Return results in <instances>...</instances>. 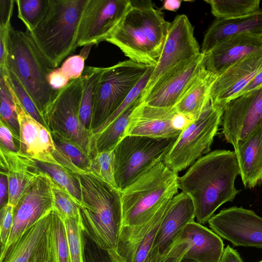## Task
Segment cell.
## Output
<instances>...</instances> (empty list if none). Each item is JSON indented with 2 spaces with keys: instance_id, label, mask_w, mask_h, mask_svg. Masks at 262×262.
Returning a JSON list of instances; mask_svg holds the SVG:
<instances>
[{
  "instance_id": "27",
  "label": "cell",
  "mask_w": 262,
  "mask_h": 262,
  "mask_svg": "<svg viewBox=\"0 0 262 262\" xmlns=\"http://www.w3.org/2000/svg\"><path fill=\"white\" fill-rule=\"evenodd\" d=\"M241 34L262 36V9L244 17L232 19L216 18L204 36L201 52L205 54L219 41Z\"/></svg>"
},
{
  "instance_id": "2",
  "label": "cell",
  "mask_w": 262,
  "mask_h": 262,
  "mask_svg": "<svg viewBox=\"0 0 262 262\" xmlns=\"http://www.w3.org/2000/svg\"><path fill=\"white\" fill-rule=\"evenodd\" d=\"M132 2V7L106 41L118 47L129 60L155 67L170 23L151 1Z\"/></svg>"
},
{
  "instance_id": "33",
  "label": "cell",
  "mask_w": 262,
  "mask_h": 262,
  "mask_svg": "<svg viewBox=\"0 0 262 262\" xmlns=\"http://www.w3.org/2000/svg\"><path fill=\"white\" fill-rule=\"evenodd\" d=\"M36 161L37 166L68 191L80 205L81 191L76 173L59 165Z\"/></svg>"
},
{
  "instance_id": "5",
  "label": "cell",
  "mask_w": 262,
  "mask_h": 262,
  "mask_svg": "<svg viewBox=\"0 0 262 262\" xmlns=\"http://www.w3.org/2000/svg\"><path fill=\"white\" fill-rule=\"evenodd\" d=\"M88 0H49L43 17L29 32L36 46L55 68L78 47V32Z\"/></svg>"
},
{
  "instance_id": "31",
  "label": "cell",
  "mask_w": 262,
  "mask_h": 262,
  "mask_svg": "<svg viewBox=\"0 0 262 262\" xmlns=\"http://www.w3.org/2000/svg\"><path fill=\"white\" fill-rule=\"evenodd\" d=\"M104 68L87 66L81 76L82 92L79 119L82 125L92 132L93 104L96 85Z\"/></svg>"
},
{
  "instance_id": "54",
  "label": "cell",
  "mask_w": 262,
  "mask_h": 262,
  "mask_svg": "<svg viewBox=\"0 0 262 262\" xmlns=\"http://www.w3.org/2000/svg\"><path fill=\"white\" fill-rule=\"evenodd\" d=\"M182 1L180 0H166L164 1L162 9L177 11L180 7Z\"/></svg>"
},
{
  "instance_id": "10",
  "label": "cell",
  "mask_w": 262,
  "mask_h": 262,
  "mask_svg": "<svg viewBox=\"0 0 262 262\" xmlns=\"http://www.w3.org/2000/svg\"><path fill=\"white\" fill-rule=\"evenodd\" d=\"M82 92L81 77L70 81L65 88L57 91L43 119L50 132L58 133L73 140L91 159L94 155L92 133L79 119Z\"/></svg>"
},
{
  "instance_id": "30",
  "label": "cell",
  "mask_w": 262,
  "mask_h": 262,
  "mask_svg": "<svg viewBox=\"0 0 262 262\" xmlns=\"http://www.w3.org/2000/svg\"><path fill=\"white\" fill-rule=\"evenodd\" d=\"M141 102L140 97L120 114L103 131L93 137L94 154L112 150L124 137L134 109Z\"/></svg>"
},
{
  "instance_id": "43",
  "label": "cell",
  "mask_w": 262,
  "mask_h": 262,
  "mask_svg": "<svg viewBox=\"0 0 262 262\" xmlns=\"http://www.w3.org/2000/svg\"><path fill=\"white\" fill-rule=\"evenodd\" d=\"M85 59L80 55L67 58L59 68L62 73L70 81L80 78L83 72Z\"/></svg>"
},
{
  "instance_id": "24",
  "label": "cell",
  "mask_w": 262,
  "mask_h": 262,
  "mask_svg": "<svg viewBox=\"0 0 262 262\" xmlns=\"http://www.w3.org/2000/svg\"><path fill=\"white\" fill-rule=\"evenodd\" d=\"M244 187L252 189L262 183V124L234 147Z\"/></svg>"
},
{
  "instance_id": "29",
  "label": "cell",
  "mask_w": 262,
  "mask_h": 262,
  "mask_svg": "<svg viewBox=\"0 0 262 262\" xmlns=\"http://www.w3.org/2000/svg\"><path fill=\"white\" fill-rule=\"evenodd\" d=\"M49 213L28 230L0 262L31 261L45 238Z\"/></svg>"
},
{
  "instance_id": "16",
  "label": "cell",
  "mask_w": 262,
  "mask_h": 262,
  "mask_svg": "<svg viewBox=\"0 0 262 262\" xmlns=\"http://www.w3.org/2000/svg\"><path fill=\"white\" fill-rule=\"evenodd\" d=\"M262 124V85L230 101L222 117V133L234 147Z\"/></svg>"
},
{
  "instance_id": "45",
  "label": "cell",
  "mask_w": 262,
  "mask_h": 262,
  "mask_svg": "<svg viewBox=\"0 0 262 262\" xmlns=\"http://www.w3.org/2000/svg\"><path fill=\"white\" fill-rule=\"evenodd\" d=\"M14 207L6 203L1 208L0 237L2 247L7 243L13 224Z\"/></svg>"
},
{
  "instance_id": "56",
  "label": "cell",
  "mask_w": 262,
  "mask_h": 262,
  "mask_svg": "<svg viewBox=\"0 0 262 262\" xmlns=\"http://www.w3.org/2000/svg\"><path fill=\"white\" fill-rule=\"evenodd\" d=\"M93 45L92 44H88L84 46L82 49L80 51L79 55L86 59L89 56L90 50Z\"/></svg>"
},
{
  "instance_id": "20",
  "label": "cell",
  "mask_w": 262,
  "mask_h": 262,
  "mask_svg": "<svg viewBox=\"0 0 262 262\" xmlns=\"http://www.w3.org/2000/svg\"><path fill=\"white\" fill-rule=\"evenodd\" d=\"M262 69V51L234 63L217 76L210 92L211 103L224 107Z\"/></svg>"
},
{
  "instance_id": "48",
  "label": "cell",
  "mask_w": 262,
  "mask_h": 262,
  "mask_svg": "<svg viewBox=\"0 0 262 262\" xmlns=\"http://www.w3.org/2000/svg\"><path fill=\"white\" fill-rule=\"evenodd\" d=\"M48 81L53 90L58 91L65 88L70 80L62 73L59 68H57L49 74Z\"/></svg>"
},
{
  "instance_id": "53",
  "label": "cell",
  "mask_w": 262,
  "mask_h": 262,
  "mask_svg": "<svg viewBox=\"0 0 262 262\" xmlns=\"http://www.w3.org/2000/svg\"><path fill=\"white\" fill-rule=\"evenodd\" d=\"M261 85L262 69L253 77L248 84L235 97L247 93Z\"/></svg>"
},
{
  "instance_id": "26",
  "label": "cell",
  "mask_w": 262,
  "mask_h": 262,
  "mask_svg": "<svg viewBox=\"0 0 262 262\" xmlns=\"http://www.w3.org/2000/svg\"><path fill=\"white\" fill-rule=\"evenodd\" d=\"M217 76L206 69L204 66L174 106L177 113L188 116L192 121L198 119L211 103L210 92Z\"/></svg>"
},
{
  "instance_id": "34",
  "label": "cell",
  "mask_w": 262,
  "mask_h": 262,
  "mask_svg": "<svg viewBox=\"0 0 262 262\" xmlns=\"http://www.w3.org/2000/svg\"><path fill=\"white\" fill-rule=\"evenodd\" d=\"M0 120L3 121L19 139V124L16 96L5 75L0 73Z\"/></svg>"
},
{
  "instance_id": "57",
  "label": "cell",
  "mask_w": 262,
  "mask_h": 262,
  "mask_svg": "<svg viewBox=\"0 0 262 262\" xmlns=\"http://www.w3.org/2000/svg\"><path fill=\"white\" fill-rule=\"evenodd\" d=\"M179 262H196L193 259L188 258L185 257H183V258L181 259Z\"/></svg>"
},
{
  "instance_id": "22",
  "label": "cell",
  "mask_w": 262,
  "mask_h": 262,
  "mask_svg": "<svg viewBox=\"0 0 262 262\" xmlns=\"http://www.w3.org/2000/svg\"><path fill=\"white\" fill-rule=\"evenodd\" d=\"M262 51V36L241 34L225 38L205 53L204 66L207 70L220 75L246 57Z\"/></svg>"
},
{
  "instance_id": "6",
  "label": "cell",
  "mask_w": 262,
  "mask_h": 262,
  "mask_svg": "<svg viewBox=\"0 0 262 262\" xmlns=\"http://www.w3.org/2000/svg\"><path fill=\"white\" fill-rule=\"evenodd\" d=\"M7 68L17 78L43 116L57 91L48 81L54 68L34 41L30 32L10 29Z\"/></svg>"
},
{
  "instance_id": "9",
  "label": "cell",
  "mask_w": 262,
  "mask_h": 262,
  "mask_svg": "<svg viewBox=\"0 0 262 262\" xmlns=\"http://www.w3.org/2000/svg\"><path fill=\"white\" fill-rule=\"evenodd\" d=\"M149 67L127 60L104 68L95 89L92 131L116 111Z\"/></svg>"
},
{
  "instance_id": "50",
  "label": "cell",
  "mask_w": 262,
  "mask_h": 262,
  "mask_svg": "<svg viewBox=\"0 0 262 262\" xmlns=\"http://www.w3.org/2000/svg\"><path fill=\"white\" fill-rule=\"evenodd\" d=\"M219 262H244L239 253L228 245L224 249Z\"/></svg>"
},
{
  "instance_id": "23",
  "label": "cell",
  "mask_w": 262,
  "mask_h": 262,
  "mask_svg": "<svg viewBox=\"0 0 262 262\" xmlns=\"http://www.w3.org/2000/svg\"><path fill=\"white\" fill-rule=\"evenodd\" d=\"M171 200L166 202L139 230L118 240L115 254L120 262H150L155 239Z\"/></svg>"
},
{
  "instance_id": "12",
  "label": "cell",
  "mask_w": 262,
  "mask_h": 262,
  "mask_svg": "<svg viewBox=\"0 0 262 262\" xmlns=\"http://www.w3.org/2000/svg\"><path fill=\"white\" fill-rule=\"evenodd\" d=\"M132 7L130 0H88L79 26L78 47L106 41Z\"/></svg>"
},
{
  "instance_id": "18",
  "label": "cell",
  "mask_w": 262,
  "mask_h": 262,
  "mask_svg": "<svg viewBox=\"0 0 262 262\" xmlns=\"http://www.w3.org/2000/svg\"><path fill=\"white\" fill-rule=\"evenodd\" d=\"M195 208L190 197L182 191L170 201L150 253L157 262L169 249L186 225L194 221Z\"/></svg>"
},
{
  "instance_id": "19",
  "label": "cell",
  "mask_w": 262,
  "mask_h": 262,
  "mask_svg": "<svg viewBox=\"0 0 262 262\" xmlns=\"http://www.w3.org/2000/svg\"><path fill=\"white\" fill-rule=\"evenodd\" d=\"M1 173L6 176L8 185L7 203L16 207L21 198L44 172L35 160L19 151H12L1 145Z\"/></svg>"
},
{
  "instance_id": "14",
  "label": "cell",
  "mask_w": 262,
  "mask_h": 262,
  "mask_svg": "<svg viewBox=\"0 0 262 262\" xmlns=\"http://www.w3.org/2000/svg\"><path fill=\"white\" fill-rule=\"evenodd\" d=\"M19 124V151L32 159L82 172L55 145L50 131L28 114L16 97Z\"/></svg>"
},
{
  "instance_id": "38",
  "label": "cell",
  "mask_w": 262,
  "mask_h": 262,
  "mask_svg": "<svg viewBox=\"0 0 262 262\" xmlns=\"http://www.w3.org/2000/svg\"><path fill=\"white\" fill-rule=\"evenodd\" d=\"M51 178V177H50ZM53 210L64 220L79 216V205L75 199L52 179Z\"/></svg>"
},
{
  "instance_id": "28",
  "label": "cell",
  "mask_w": 262,
  "mask_h": 262,
  "mask_svg": "<svg viewBox=\"0 0 262 262\" xmlns=\"http://www.w3.org/2000/svg\"><path fill=\"white\" fill-rule=\"evenodd\" d=\"M45 244V262H71L65 223L54 210L48 214Z\"/></svg>"
},
{
  "instance_id": "3",
  "label": "cell",
  "mask_w": 262,
  "mask_h": 262,
  "mask_svg": "<svg viewBox=\"0 0 262 262\" xmlns=\"http://www.w3.org/2000/svg\"><path fill=\"white\" fill-rule=\"evenodd\" d=\"M83 231L99 247L115 251L122 225L121 191L89 172L76 173Z\"/></svg>"
},
{
  "instance_id": "25",
  "label": "cell",
  "mask_w": 262,
  "mask_h": 262,
  "mask_svg": "<svg viewBox=\"0 0 262 262\" xmlns=\"http://www.w3.org/2000/svg\"><path fill=\"white\" fill-rule=\"evenodd\" d=\"M178 236L190 243V248L184 257L196 262H219L224 243L212 230L193 221L187 224Z\"/></svg>"
},
{
  "instance_id": "51",
  "label": "cell",
  "mask_w": 262,
  "mask_h": 262,
  "mask_svg": "<svg viewBox=\"0 0 262 262\" xmlns=\"http://www.w3.org/2000/svg\"><path fill=\"white\" fill-rule=\"evenodd\" d=\"M192 121L188 116L177 113L173 118L172 122L174 127L182 132Z\"/></svg>"
},
{
  "instance_id": "17",
  "label": "cell",
  "mask_w": 262,
  "mask_h": 262,
  "mask_svg": "<svg viewBox=\"0 0 262 262\" xmlns=\"http://www.w3.org/2000/svg\"><path fill=\"white\" fill-rule=\"evenodd\" d=\"M205 54L180 64L161 76L142 97L141 102L162 108H172L200 70L204 66Z\"/></svg>"
},
{
  "instance_id": "37",
  "label": "cell",
  "mask_w": 262,
  "mask_h": 262,
  "mask_svg": "<svg viewBox=\"0 0 262 262\" xmlns=\"http://www.w3.org/2000/svg\"><path fill=\"white\" fill-rule=\"evenodd\" d=\"M89 173L119 189L115 178L114 150L98 152L91 158Z\"/></svg>"
},
{
  "instance_id": "15",
  "label": "cell",
  "mask_w": 262,
  "mask_h": 262,
  "mask_svg": "<svg viewBox=\"0 0 262 262\" xmlns=\"http://www.w3.org/2000/svg\"><path fill=\"white\" fill-rule=\"evenodd\" d=\"M208 223L214 232L235 246L262 249V217L252 210L236 206L224 209Z\"/></svg>"
},
{
  "instance_id": "55",
  "label": "cell",
  "mask_w": 262,
  "mask_h": 262,
  "mask_svg": "<svg viewBox=\"0 0 262 262\" xmlns=\"http://www.w3.org/2000/svg\"><path fill=\"white\" fill-rule=\"evenodd\" d=\"M30 262H45V238L41 246Z\"/></svg>"
},
{
  "instance_id": "11",
  "label": "cell",
  "mask_w": 262,
  "mask_h": 262,
  "mask_svg": "<svg viewBox=\"0 0 262 262\" xmlns=\"http://www.w3.org/2000/svg\"><path fill=\"white\" fill-rule=\"evenodd\" d=\"M201 53L194 35V28L188 17L177 15L170 23L161 55L148 83L140 95L143 97L164 74Z\"/></svg>"
},
{
  "instance_id": "13",
  "label": "cell",
  "mask_w": 262,
  "mask_h": 262,
  "mask_svg": "<svg viewBox=\"0 0 262 262\" xmlns=\"http://www.w3.org/2000/svg\"><path fill=\"white\" fill-rule=\"evenodd\" d=\"M53 210L52 180L43 172L14 208L12 229L7 243L1 248L0 261L28 230Z\"/></svg>"
},
{
  "instance_id": "49",
  "label": "cell",
  "mask_w": 262,
  "mask_h": 262,
  "mask_svg": "<svg viewBox=\"0 0 262 262\" xmlns=\"http://www.w3.org/2000/svg\"><path fill=\"white\" fill-rule=\"evenodd\" d=\"M14 0H0V28L9 27L13 14Z\"/></svg>"
},
{
  "instance_id": "1",
  "label": "cell",
  "mask_w": 262,
  "mask_h": 262,
  "mask_svg": "<svg viewBox=\"0 0 262 262\" xmlns=\"http://www.w3.org/2000/svg\"><path fill=\"white\" fill-rule=\"evenodd\" d=\"M239 170L233 151L217 149L204 155L181 177L179 187L191 199L197 223L203 225L223 204L239 192L235 181Z\"/></svg>"
},
{
  "instance_id": "4",
  "label": "cell",
  "mask_w": 262,
  "mask_h": 262,
  "mask_svg": "<svg viewBox=\"0 0 262 262\" xmlns=\"http://www.w3.org/2000/svg\"><path fill=\"white\" fill-rule=\"evenodd\" d=\"M179 177L161 161L121 191L122 225L119 239L140 229L178 194Z\"/></svg>"
},
{
  "instance_id": "32",
  "label": "cell",
  "mask_w": 262,
  "mask_h": 262,
  "mask_svg": "<svg viewBox=\"0 0 262 262\" xmlns=\"http://www.w3.org/2000/svg\"><path fill=\"white\" fill-rule=\"evenodd\" d=\"M216 18L232 19L255 13L260 8L259 0H205Z\"/></svg>"
},
{
  "instance_id": "41",
  "label": "cell",
  "mask_w": 262,
  "mask_h": 262,
  "mask_svg": "<svg viewBox=\"0 0 262 262\" xmlns=\"http://www.w3.org/2000/svg\"><path fill=\"white\" fill-rule=\"evenodd\" d=\"M154 68V67H152L148 68L143 77L133 89L116 111L104 122L92 131L93 137L103 131L120 114L140 97L148 83Z\"/></svg>"
},
{
  "instance_id": "42",
  "label": "cell",
  "mask_w": 262,
  "mask_h": 262,
  "mask_svg": "<svg viewBox=\"0 0 262 262\" xmlns=\"http://www.w3.org/2000/svg\"><path fill=\"white\" fill-rule=\"evenodd\" d=\"M84 262H120L114 250L99 247L83 231Z\"/></svg>"
},
{
  "instance_id": "40",
  "label": "cell",
  "mask_w": 262,
  "mask_h": 262,
  "mask_svg": "<svg viewBox=\"0 0 262 262\" xmlns=\"http://www.w3.org/2000/svg\"><path fill=\"white\" fill-rule=\"evenodd\" d=\"M17 99L24 108L32 117L46 126L43 119L35 104L16 76L8 69L1 71Z\"/></svg>"
},
{
  "instance_id": "44",
  "label": "cell",
  "mask_w": 262,
  "mask_h": 262,
  "mask_svg": "<svg viewBox=\"0 0 262 262\" xmlns=\"http://www.w3.org/2000/svg\"><path fill=\"white\" fill-rule=\"evenodd\" d=\"M186 239L178 236L167 252L157 262H179L190 248Z\"/></svg>"
},
{
  "instance_id": "36",
  "label": "cell",
  "mask_w": 262,
  "mask_h": 262,
  "mask_svg": "<svg viewBox=\"0 0 262 262\" xmlns=\"http://www.w3.org/2000/svg\"><path fill=\"white\" fill-rule=\"evenodd\" d=\"M18 17L24 23L26 30L32 32L45 15L49 0H15Z\"/></svg>"
},
{
  "instance_id": "8",
  "label": "cell",
  "mask_w": 262,
  "mask_h": 262,
  "mask_svg": "<svg viewBox=\"0 0 262 262\" xmlns=\"http://www.w3.org/2000/svg\"><path fill=\"white\" fill-rule=\"evenodd\" d=\"M224 109L210 103L198 119L181 132L165 157L164 163L178 173L209 152L222 124Z\"/></svg>"
},
{
  "instance_id": "7",
  "label": "cell",
  "mask_w": 262,
  "mask_h": 262,
  "mask_svg": "<svg viewBox=\"0 0 262 262\" xmlns=\"http://www.w3.org/2000/svg\"><path fill=\"white\" fill-rule=\"evenodd\" d=\"M177 138L124 136L114 149L115 178L118 189L123 191L163 161Z\"/></svg>"
},
{
  "instance_id": "39",
  "label": "cell",
  "mask_w": 262,
  "mask_h": 262,
  "mask_svg": "<svg viewBox=\"0 0 262 262\" xmlns=\"http://www.w3.org/2000/svg\"><path fill=\"white\" fill-rule=\"evenodd\" d=\"M71 262H84L83 230L79 216L64 220Z\"/></svg>"
},
{
  "instance_id": "35",
  "label": "cell",
  "mask_w": 262,
  "mask_h": 262,
  "mask_svg": "<svg viewBox=\"0 0 262 262\" xmlns=\"http://www.w3.org/2000/svg\"><path fill=\"white\" fill-rule=\"evenodd\" d=\"M56 146L83 172H89L91 158L76 142L56 132H51Z\"/></svg>"
},
{
  "instance_id": "47",
  "label": "cell",
  "mask_w": 262,
  "mask_h": 262,
  "mask_svg": "<svg viewBox=\"0 0 262 262\" xmlns=\"http://www.w3.org/2000/svg\"><path fill=\"white\" fill-rule=\"evenodd\" d=\"M12 26L0 28V70L6 71L10 29Z\"/></svg>"
},
{
  "instance_id": "52",
  "label": "cell",
  "mask_w": 262,
  "mask_h": 262,
  "mask_svg": "<svg viewBox=\"0 0 262 262\" xmlns=\"http://www.w3.org/2000/svg\"><path fill=\"white\" fill-rule=\"evenodd\" d=\"M8 185L6 176L1 173L0 177V206L2 208L8 202Z\"/></svg>"
},
{
  "instance_id": "46",
  "label": "cell",
  "mask_w": 262,
  "mask_h": 262,
  "mask_svg": "<svg viewBox=\"0 0 262 262\" xmlns=\"http://www.w3.org/2000/svg\"><path fill=\"white\" fill-rule=\"evenodd\" d=\"M1 145L12 151H19L15 141L19 142V139L13 134L10 128L2 120H0Z\"/></svg>"
},
{
  "instance_id": "21",
  "label": "cell",
  "mask_w": 262,
  "mask_h": 262,
  "mask_svg": "<svg viewBox=\"0 0 262 262\" xmlns=\"http://www.w3.org/2000/svg\"><path fill=\"white\" fill-rule=\"evenodd\" d=\"M177 112L174 107L162 108L141 102L133 112L125 132L126 136L155 138H171L179 136L181 131L173 125Z\"/></svg>"
},
{
  "instance_id": "58",
  "label": "cell",
  "mask_w": 262,
  "mask_h": 262,
  "mask_svg": "<svg viewBox=\"0 0 262 262\" xmlns=\"http://www.w3.org/2000/svg\"><path fill=\"white\" fill-rule=\"evenodd\" d=\"M258 262H262V260H260V261H258Z\"/></svg>"
}]
</instances>
